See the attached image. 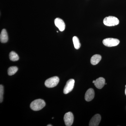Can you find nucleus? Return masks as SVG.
Wrapping results in <instances>:
<instances>
[{
	"label": "nucleus",
	"mask_w": 126,
	"mask_h": 126,
	"mask_svg": "<svg viewBox=\"0 0 126 126\" xmlns=\"http://www.w3.org/2000/svg\"><path fill=\"white\" fill-rule=\"evenodd\" d=\"M45 102L42 99H36L32 102L30 104L31 108L34 111L41 110L45 107Z\"/></svg>",
	"instance_id": "1"
},
{
	"label": "nucleus",
	"mask_w": 126,
	"mask_h": 126,
	"mask_svg": "<svg viewBox=\"0 0 126 126\" xmlns=\"http://www.w3.org/2000/svg\"><path fill=\"white\" fill-rule=\"evenodd\" d=\"M103 22L104 24L107 26H113L119 24V21L116 17L110 16L104 18Z\"/></svg>",
	"instance_id": "2"
},
{
	"label": "nucleus",
	"mask_w": 126,
	"mask_h": 126,
	"mask_svg": "<svg viewBox=\"0 0 126 126\" xmlns=\"http://www.w3.org/2000/svg\"><path fill=\"white\" fill-rule=\"evenodd\" d=\"M59 82V79L57 77H54L48 79L45 81V84L47 88H52L58 85Z\"/></svg>",
	"instance_id": "3"
},
{
	"label": "nucleus",
	"mask_w": 126,
	"mask_h": 126,
	"mask_svg": "<svg viewBox=\"0 0 126 126\" xmlns=\"http://www.w3.org/2000/svg\"><path fill=\"white\" fill-rule=\"evenodd\" d=\"M120 43L119 40L112 38H108L104 39L103 43L104 45L108 47H112L117 46Z\"/></svg>",
	"instance_id": "4"
},
{
	"label": "nucleus",
	"mask_w": 126,
	"mask_h": 126,
	"mask_svg": "<svg viewBox=\"0 0 126 126\" xmlns=\"http://www.w3.org/2000/svg\"><path fill=\"white\" fill-rule=\"evenodd\" d=\"M75 80L73 79H71L68 80L66 83L63 89L64 94H67L70 92L74 87Z\"/></svg>",
	"instance_id": "5"
},
{
	"label": "nucleus",
	"mask_w": 126,
	"mask_h": 126,
	"mask_svg": "<svg viewBox=\"0 0 126 126\" xmlns=\"http://www.w3.org/2000/svg\"><path fill=\"white\" fill-rule=\"evenodd\" d=\"M74 120L73 115L72 112L66 113L64 117V120L65 126H72Z\"/></svg>",
	"instance_id": "6"
},
{
	"label": "nucleus",
	"mask_w": 126,
	"mask_h": 126,
	"mask_svg": "<svg viewBox=\"0 0 126 126\" xmlns=\"http://www.w3.org/2000/svg\"><path fill=\"white\" fill-rule=\"evenodd\" d=\"M101 116L99 114H96L90 120L89 126H97L99 125L101 120Z\"/></svg>",
	"instance_id": "7"
},
{
	"label": "nucleus",
	"mask_w": 126,
	"mask_h": 126,
	"mask_svg": "<svg viewBox=\"0 0 126 126\" xmlns=\"http://www.w3.org/2000/svg\"><path fill=\"white\" fill-rule=\"evenodd\" d=\"M55 24L60 31H63L65 29V24L63 21L60 18H57L54 20Z\"/></svg>",
	"instance_id": "8"
},
{
	"label": "nucleus",
	"mask_w": 126,
	"mask_h": 126,
	"mask_svg": "<svg viewBox=\"0 0 126 126\" xmlns=\"http://www.w3.org/2000/svg\"><path fill=\"white\" fill-rule=\"evenodd\" d=\"M94 90L92 88L88 89L85 95V99L87 102L90 101L94 98Z\"/></svg>",
	"instance_id": "9"
},
{
	"label": "nucleus",
	"mask_w": 126,
	"mask_h": 126,
	"mask_svg": "<svg viewBox=\"0 0 126 126\" xmlns=\"http://www.w3.org/2000/svg\"><path fill=\"white\" fill-rule=\"evenodd\" d=\"M105 83L106 82L105 79L102 77L97 79L94 83V86L98 89H101L105 85Z\"/></svg>",
	"instance_id": "10"
},
{
	"label": "nucleus",
	"mask_w": 126,
	"mask_h": 126,
	"mask_svg": "<svg viewBox=\"0 0 126 126\" xmlns=\"http://www.w3.org/2000/svg\"><path fill=\"white\" fill-rule=\"evenodd\" d=\"M8 40V36L6 30L4 29L2 30L0 35V41L1 43H7Z\"/></svg>",
	"instance_id": "11"
},
{
	"label": "nucleus",
	"mask_w": 126,
	"mask_h": 126,
	"mask_svg": "<svg viewBox=\"0 0 126 126\" xmlns=\"http://www.w3.org/2000/svg\"><path fill=\"white\" fill-rule=\"evenodd\" d=\"M102 57L99 54H95L91 58L90 62L93 65H96L101 60Z\"/></svg>",
	"instance_id": "12"
},
{
	"label": "nucleus",
	"mask_w": 126,
	"mask_h": 126,
	"mask_svg": "<svg viewBox=\"0 0 126 126\" xmlns=\"http://www.w3.org/2000/svg\"><path fill=\"white\" fill-rule=\"evenodd\" d=\"M9 58L12 61H16L19 60V57L16 53L14 51H12L9 54Z\"/></svg>",
	"instance_id": "13"
},
{
	"label": "nucleus",
	"mask_w": 126,
	"mask_h": 126,
	"mask_svg": "<svg viewBox=\"0 0 126 126\" xmlns=\"http://www.w3.org/2000/svg\"><path fill=\"white\" fill-rule=\"evenodd\" d=\"M73 41L75 48L77 49H79L81 47V44L78 38L76 36H74L73 37Z\"/></svg>",
	"instance_id": "14"
},
{
	"label": "nucleus",
	"mask_w": 126,
	"mask_h": 126,
	"mask_svg": "<svg viewBox=\"0 0 126 126\" xmlns=\"http://www.w3.org/2000/svg\"><path fill=\"white\" fill-rule=\"evenodd\" d=\"M18 70V68L16 66H12V67H10L8 69V74L10 76L14 75L17 72Z\"/></svg>",
	"instance_id": "15"
},
{
	"label": "nucleus",
	"mask_w": 126,
	"mask_h": 126,
	"mask_svg": "<svg viewBox=\"0 0 126 126\" xmlns=\"http://www.w3.org/2000/svg\"><path fill=\"white\" fill-rule=\"evenodd\" d=\"M4 87L2 85H0V102H2L3 101L4 94Z\"/></svg>",
	"instance_id": "16"
},
{
	"label": "nucleus",
	"mask_w": 126,
	"mask_h": 126,
	"mask_svg": "<svg viewBox=\"0 0 126 126\" xmlns=\"http://www.w3.org/2000/svg\"><path fill=\"white\" fill-rule=\"evenodd\" d=\"M126 89H125V94H126Z\"/></svg>",
	"instance_id": "17"
},
{
	"label": "nucleus",
	"mask_w": 126,
	"mask_h": 126,
	"mask_svg": "<svg viewBox=\"0 0 126 126\" xmlns=\"http://www.w3.org/2000/svg\"><path fill=\"white\" fill-rule=\"evenodd\" d=\"M47 126H52V125H50V124H49V125H47Z\"/></svg>",
	"instance_id": "18"
},
{
	"label": "nucleus",
	"mask_w": 126,
	"mask_h": 126,
	"mask_svg": "<svg viewBox=\"0 0 126 126\" xmlns=\"http://www.w3.org/2000/svg\"><path fill=\"white\" fill-rule=\"evenodd\" d=\"M94 82H95V81H94H94H93V83H94Z\"/></svg>",
	"instance_id": "19"
},
{
	"label": "nucleus",
	"mask_w": 126,
	"mask_h": 126,
	"mask_svg": "<svg viewBox=\"0 0 126 126\" xmlns=\"http://www.w3.org/2000/svg\"><path fill=\"white\" fill-rule=\"evenodd\" d=\"M107 84V83H105V84Z\"/></svg>",
	"instance_id": "20"
}]
</instances>
